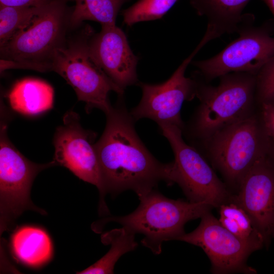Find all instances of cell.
I'll return each mask as SVG.
<instances>
[{"label": "cell", "mask_w": 274, "mask_h": 274, "mask_svg": "<svg viewBox=\"0 0 274 274\" xmlns=\"http://www.w3.org/2000/svg\"><path fill=\"white\" fill-rule=\"evenodd\" d=\"M106 125L94 144L106 193L133 191L139 198L161 181L172 185L173 162L158 161L148 150L135 129L136 122L126 106L124 95L106 114Z\"/></svg>", "instance_id": "6da1fadb"}, {"label": "cell", "mask_w": 274, "mask_h": 274, "mask_svg": "<svg viewBox=\"0 0 274 274\" xmlns=\"http://www.w3.org/2000/svg\"><path fill=\"white\" fill-rule=\"evenodd\" d=\"M191 76L196 83V97L199 104L184 123L182 133L193 147L256 112V74L228 73L219 77L216 86L204 81L196 71Z\"/></svg>", "instance_id": "7a4b0ae2"}, {"label": "cell", "mask_w": 274, "mask_h": 274, "mask_svg": "<svg viewBox=\"0 0 274 274\" xmlns=\"http://www.w3.org/2000/svg\"><path fill=\"white\" fill-rule=\"evenodd\" d=\"M139 198L140 204L131 213L98 220L92 229L99 232L107 223L117 222L134 234H143L142 245L159 254L163 242L177 240L185 233L184 228L187 222L200 218L213 209L206 202L168 198L155 189Z\"/></svg>", "instance_id": "3957f363"}, {"label": "cell", "mask_w": 274, "mask_h": 274, "mask_svg": "<svg viewBox=\"0 0 274 274\" xmlns=\"http://www.w3.org/2000/svg\"><path fill=\"white\" fill-rule=\"evenodd\" d=\"M270 145L256 112L221 129L194 148L219 172L233 194L253 165L267 154Z\"/></svg>", "instance_id": "277c9868"}, {"label": "cell", "mask_w": 274, "mask_h": 274, "mask_svg": "<svg viewBox=\"0 0 274 274\" xmlns=\"http://www.w3.org/2000/svg\"><path fill=\"white\" fill-rule=\"evenodd\" d=\"M87 29L80 40L66 42L57 48L50 61L51 70L61 76L74 89L78 100L85 104L87 113L98 109L105 114L113 106L109 95L114 91L124 95L118 86L96 64L88 49V39L92 33Z\"/></svg>", "instance_id": "5b68a950"}, {"label": "cell", "mask_w": 274, "mask_h": 274, "mask_svg": "<svg viewBox=\"0 0 274 274\" xmlns=\"http://www.w3.org/2000/svg\"><path fill=\"white\" fill-rule=\"evenodd\" d=\"M161 134L169 142L175 159L171 174L172 184H177L188 200L206 202L213 208L232 201L233 193L215 173L205 157L187 144L182 129L175 125H158Z\"/></svg>", "instance_id": "8992f818"}, {"label": "cell", "mask_w": 274, "mask_h": 274, "mask_svg": "<svg viewBox=\"0 0 274 274\" xmlns=\"http://www.w3.org/2000/svg\"><path fill=\"white\" fill-rule=\"evenodd\" d=\"M70 16L64 1L51 0L1 46V59L32 63L44 71L51 70L50 61L53 53L65 42Z\"/></svg>", "instance_id": "52a82bcc"}, {"label": "cell", "mask_w": 274, "mask_h": 274, "mask_svg": "<svg viewBox=\"0 0 274 274\" xmlns=\"http://www.w3.org/2000/svg\"><path fill=\"white\" fill-rule=\"evenodd\" d=\"M57 165L53 160L44 164L26 158L10 141L7 124L3 121L0 133V231L9 230L23 212L32 210L46 215L30 198L33 182L43 170Z\"/></svg>", "instance_id": "ba28073f"}, {"label": "cell", "mask_w": 274, "mask_h": 274, "mask_svg": "<svg viewBox=\"0 0 274 274\" xmlns=\"http://www.w3.org/2000/svg\"><path fill=\"white\" fill-rule=\"evenodd\" d=\"M254 18L245 14L237 32L239 37L213 57L192 61L206 82L232 72L257 74L274 56V37L269 25H253Z\"/></svg>", "instance_id": "9c48e42d"}, {"label": "cell", "mask_w": 274, "mask_h": 274, "mask_svg": "<svg viewBox=\"0 0 274 274\" xmlns=\"http://www.w3.org/2000/svg\"><path fill=\"white\" fill-rule=\"evenodd\" d=\"M96 133L84 129L78 114L67 112L63 124L56 129L53 143V160L67 168L82 180L95 186L99 192V213L109 214L105 201L106 192L94 141Z\"/></svg>", "instance_id": "30bf717a"}, {"label": "cell", "mask_w": 274, "mask_h": 274, "mask_svg": "<svg viewBox=\"0 0 274 274\" xmlns=\"http://www.w3.org/2000/svg\"><path fill=\"white\" fill-rule=\"evenodd\" d=\"M206 43L202 40L192 53L180 65L167 80L159 84L139 81L142 91L138 105L130 113L135 121L143 118L153 120L158 125L167 124L183 129L181 116L182 105L196 97V83L193 77H186L185 71L196 53Z\"/></svg>", "instance_id": "8fae6325"}, {"label": "cell", "mask_w": 274, "mask_h": 274, "mask_svg": "<svg viewBox=\"0 0 274 274\" xmlns=\"http://www.w3.org/2000/svg\"><path fill=\"white\" fill-rule=\"evenodd\" d=\"M211 211L202 215L195 229L185 233L177 240L201 248L211 261L212 273H256L255 269L247 265V259L263 246L237 237L225 228Z\"/></svg>", "instance_id": "7c38bea8"}, {"label": "cell", "mask_w": 274, "mask_h": 274, "mask_svg": "<svg viewBox=\"0 0 274 274\" xmlns=\"http://www.w3.org/2000/svg\"><path fill=\"white\" fill-rule=\"evenodd\" d=\"M232 201L247 213L267 246L274 228V165L267 154L247 173Z\"/></svg>", "instance_id": "4fadbf2b"}, {"label": "cell", "mask_w": 274, "mask_h": 274, "mask_svg": "<svg viewBox=\"0 0 274 274\" xmlns=\"http://www.w3.org/2000/svg\"><path fill=\"white\" fill-rule=\"evenodd\" d=\"M88 49L96 64L122 89L139 82V58L131 49L124 31L116 24L101 26L99 32H92Z\"/></svg>", "instance_id": "5bb4252c"}, {"label": "cell", "mask_w": 274, "mask_h": 274, "mask_svg": "<svg viewBox=\"0 0 274 274\" xmlns=\"http://www.w3.org/2000/svg\"><path fill=\"white\" fill-rule=\"evenodd\" d=\"M197 14L207 18L203 37L208 41L237 31L245 14L243 10L250 0H189Z\"/></svg>", "instance_id": "9a60e30c"}, {"label": "cell", "mask_w": 274, "mask_h": 274, "mask_svg": "<svg viewBox=\"0 0 274 274\" xmlns=\"http://www.w3.org/2000/svg\"><path fill=\"white\" fill-rule=\"evenodd\" d=\"M10 248L15 259L27 267L38 268L46 265L53 255V246L48 232L34 225L17 227L10 238Z\"/></svg>", "instance_id": "2e32d148"}, {"label": "cell", "mask_w": 274, "mask_h": 274, "mask_svg": "<svg viewBox=\"0 0 274 274\" xmlns=\"http://www.w3.org/2000/svg\"><path fill=\"white\" fill-rule=\"evenodd\" d=\"M8 99L10 107L16 112L25 115H36L52 108L54 90L44 81L26 78L14 85Z\"/></svg>", "instance_id": "e0dca14e"}, {"label": "cell", "mask_w": 274, "mask_h": 274, "mask_svg": "<svg viewBox=\"0 0 274 274\" xmlns=\"http://www.w3.org/2000/svg\"><path fill=\"white\" fill-rule=\"evenodd\" d=\"M133 232L122 227L106 232L101 235L104 245H111L107 253L90 266L77 273H113L114 265L118 260L127 252L134 250L138 246Z\"/></svg>", "instance_id": "ac0fdd59"}, {"label": "cell", "mask_w": 274, "mask_h": 274, "mask_svg": "<svg viewBox=\"0 0 274 274\" xmlns=\"http://www.w3.org/2000/svg\"><path fill=\"white\" fill-rule=\"evenodd\" d=\"M75 5L70 16L72 26L85 20H92L101 26L115 25L122 6L130 0H74Z\"/></svg>", "instance_id": "d6986e66"}, {"label": "cell", "mask_w": 274, "mask_h": 274, "mask_svg": "<svg viewBox=\"0 0 274 274\" xmlns=\"http://www.w3.org/2000/svg\"><path fill=\"white\" fill-rule=\"evenodd\" d=\"M220 223L241 239L266 245L265 239L257 229L247 213L238 204L230 201L219 208Z\"/></svg>", "instance_id": "ffe728a7"}, {"label": "cell", "mask_w": 274, "mask_h": 274, "mask_svg": "<svg viewBox=\"0 0 274 274\" xmlns=\"http://www.w3.org/2000/svg\"><path fill=\"white\" fill-rule=\"evenodd\" d=\"M179 0H138L122 10L123 22L127 26L161 19Z\"/></svg>", "instance_id": "44dd1931"}, {"label": "cell", "mask_w": 274, "mask_h": 274, "mask_svg": "<svg viewBox=\"0 0 274 274\" xmlns=\"http://www.w3.org/2000/svg\"><path fill=\"white\" fill-rule=\"evenodd\" d=\"M43 6L23 7L0 5V47L26 26Z\"/></svg>", "instance_id": "7402d4cb"}, {"label": "cell", "mask_w": 274, "mask_h": 274, "mask_svg": "<svg viewBox=\"0 0 274 274\" xmlns=\"http://www.w3.org/2000/svg\"><path fill=\"white\" fill-rule=\"evenodd\" d=\"M255 97L257 105L274 104V56L256 75Z\"/></svg>", "instance_id": "603a6c76"}, {"label": "cell", "mask_w": 274, "mask_h": 274, "mask_svg": "<svg viewBox=\"0 0 274 274\" xmlns=\"http://www.w3.org/2000/svg\"><path fill=\"white\" fill-rule=\"evenodd\" d=\"M259 108V117L266 135L274 143V104H262Z\"/></svg>", "instance_id": "cb8c5ba5"}, {"label": "cell", "mask_w": 274, "mask_h": 274, "mask_svg": "<svg viewBox=\"0 0 274 274\" xmlns=\"http://www.w3.org/2000/svg\"><path fill=\"white\" fill-rule=\"evenodd\" d=\"M51 0H0V5L10 7H40Z\"/></svg>", "instance_id": "d4e9b609"}, {"label": "cell", "mask_w": 274, "mask_h": 274, "mask_svg": "<svg viewBox=\"0 0 274 274\" xmlns=\"http://www.w3.org/2000/svg\"><path fill=\"white\" fill-rule=\"evenodd\" d=\"M267 155L274 165V143L270 142V145Z\"/></svg>", "instance_id": "484cf974"}, {"label": "cell", "mask_w": 274, "mask_h": 274, "mask_svg": "<svg viewBox=\"0 0 274 274\" xmlns=\"http://www.w3.org/2000/svg\"><path fill=\"white\" fill-rule=\"evenodd\" d=\"M267 5L274 16V0H263Z\"/></svg>", "instance_id": "4316f807"}, {"label": "cell", "mask_w": 274, "mask_h": 274, "mask_svg": "<svg viewBox=\"0 0 274 274\" xmlns=\"http://www.w3.org/2000/svg\"><path fill=\"white\" fill-rule=\"evenodd\" d=\"M272 236L274 237V228H273V231H272Z\"/></svg>", "instance_id": "83f0119b"}]
</instances>
